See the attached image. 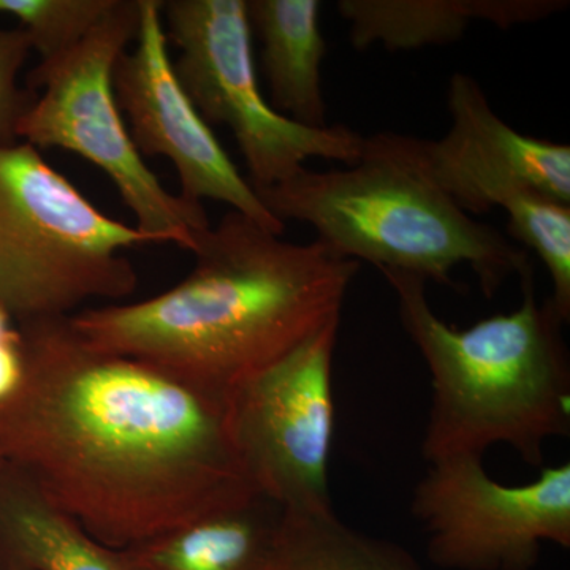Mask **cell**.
Wrapping results in <instances>:
<instances>
[{"label": "cell", "mask_w": 570, "mask_h": 570, "mask_svg": "<svg viewBox=\"0 0 570 570\" xmlns=\"http://www.w3.org/2000/svg\"><path fill=\"white\" fill-rule=\"evenodd\" d=\"M26 371L0 406V463L115 550L258 494L228 395L82 340L70 317L18 325Z\"/></svg>", "instance_id": "1"}, {"label": "cell", "mask_w": 570, "mask_h": 570, "mask_svg": "<svg viewBox=\"0 0 570 570\" xmlns=\"http://www.w3.org/2000/svg\"><path fill=\"white\" fill-rule=\"evenodd\" d=\"M181 283L70 316L94 347L228 395L341 316L360 262L314 239L285 242L236 212L198 236Z\"/></svg>", "instance_id": "2"}, {"label": "cell", "mask_w": 570, "mask_h": 570, "mask_svg": "<svg viewBox=\"0 0 570 570\" xmlns=\"http://www.w3.org/2000/svg\"><path fill=\"white\" fill-rule=\"evenodd\" d=\"M395 291L401 324L425 360L433 403L423 434L428 463L482 456L505 444L530 466L542 468L551 438L570 434V360L550 299L535 298L534 266L520 276L521 305L466 330L436 316L426 281L379 268Z\"/></svg>", "instance_id": "3"}, {"label": "cell", "mask_w": 570, "mask_h": 570, "mask_svg": "<svg viewBox=\"0 0 570 570\" xmlns=\"http://www.w3.org/2000/svg\"><path fill=\"white\" fill-rule=\"evenodd\" d=\"M257 195L279 223L311 225L316 242L360 264L453 288V269L469 265L487 298L532 266L527 250L493 225L461 212L439 190L401 148L397 134L365 137L354 165L328 171L303 168Z\"/></svg>", "instance_id": "4"}, {"label": "cell", "mask_w": 570, "mask_h": 570, "mask_svg": "<svg viewBox=\"0 0 570 570\" xmlns=\"http://www.w3.org/2000/svg\"><path fill=\"white\" fill-rule=\"evenodd\" d=\"M100 212L24 141L0 145V303L18 325L73 316L92 298L137 291L122 250L148 245Z\"/></svg>", "instance_id": "5"}, {"label": "cell", "mask_w": 570, "mask_h": 570, "mask_svg": "<svg viewBox=\"0 0 570 570\" xmlns=\"http://www.w3.org/2000/svg\"><path fill=\"white\" fill-rule=\"evenodd\" d=\"M140 0H118L81 43L33 67L28 89L40 91L18 129L33 148L78 154L110 176L135 227L151 243L193 253L212 227L204 204L168 193L135 148L116 100L112 71L137 39Z\"/></svg>", "instance_id": "6"}, {"label": "cell", "mask_w": 570, "mask_h": 570, "mask_svg": "<svg viewBox=\"0 0 570 570\" xmlns=\"http://www.w3.org/2000/svg\"><path fill=\"white\" fill-rule=\"evenodd\" d=\"M165 36L178 48L176 77L205 122L225 126L255 193L287 181L309 159L358 163L365 137L346 126L296 124L261 91L247 0H163Z\"/></svg>", "instance_id": "7"}, {"label": "cell", "mask_w": 570, "mask_h": 570, "mask_svg": "<svg viewBox=\"0 0 570 570\" xmlns=\"http://www.w3.org/2000/svg\"><path fill=\"white\" fill-rule=\"evenodd\" d=\"M340 318L228 393L236 455L250 485L284 512H332L333 356Z\"/></svg>", "instance_id": "8"}, {"label": "cell", "mask_w": 570, "mask_h": 570, "mask_svg": "<svg viewBox=\"0 0 570 570\" xmlns=\"http://www.w3.org/2000/svg\"><path fill=\"white\" fill-rule=\"evenodd\" d=\"M411 508L439 568L531 570L542 543L570 547V464L509 487L487 474L482 456H449L430 463Z\"/></svg>", "instance_id": "9"}, {"label": "cell", "mask_w": 570, "mask_h": 570, "mask_svg": "<svg viewBox=\"0 0 570 570\" xmlns=\"http://www.w3.org/2000/svg\"><path fill=\"white\" fill-rule=\"evenodd\" d=\"M448 108L452 124L439 140L397 134L412 163L461 212L502 208L509 223L539 198L570 205V146L517 132L502 121L478 80L453 73Z\"/></svg>", "instance_id": "10"}, {"label": "cell", "mask_w": 570, "mask_h": 570, "mask_svg": "<svg viewBox=\"0 0 570 570\" xmlns=\"http://www.w3.org/2000/svg\"><path fill=\"white\" fill-rule=\"evenodd\" d=\"M135 40L134 50L124 51L116 62L112 88L138 153L170 160L181 184L179 195L187 200L220 202L283 236L285 224L262 204L176 77L163 0H140Z\"/></svg>", "instance_id": "11"}, {"label": "cell", "mask_w": 570, "mask_h": 570, "mask_svg": "<svg viewBox=\"0 0 570 570\" xmlns=\"http://www.w3.org/2000/svg\"><path fill=\"white\" fill-rule=\"evenodd\" d=\"M564 0H340L351 24L352 47L382 43L390 51L444 47L459 41L469 24L485 21L501 29L546 20L568 9Z\"/></svg>", "instance_id": "12"}, {"label": "cell", "mask_w": 570, "mask_h": 570, "mask_svg": "<svg viewBox=\"0 0 570 570\" xmlns=\"http://www.w3.org/2000/svg\"><path fill=\"white\" fill-rule=\"evenodd\" d=\"M283 515L255 494L121 553L132 570H264Z\"/></svg>", "instance_id": "13"}, {"label": "cell", "mask_w": 570, "mask_h": 570, "mask_svg": "<svg viewBox=\"0 0 570 570\" xmlns=\"http://www.w3.org/2000/svg\"><path fill=\"white\" fill-rule=\"evenodd\" d=\"M0 564L7 570H132L18 469L0 463Z\"/></svg>", "instance_id": "14"}, {"label": "cell", "mask_w": 570, "mask_h": 570, "mask_svg": "<svg viewBox=\"0 0 570 570\" xmlns=\"http://www.w3.org/2000/svg\"><path fill=\"white\" fill-rule=\"evenodd\" d=\"M250 29L262 41L272 107L296 124L325 129L322 62L326 43L318 0H247Z\"/></svg>", "instance_id": "15"}, {"label": "cell", "mask_w": 570, "mask_h": 570, "mask_svg": "<svg viewBox=\"0 0 570 570\" xmlns=\"http://www.w3.org/2000/svg\"><path fill=\"white\" fill-rule=\"evenodd\" d=\"M264 570H423L409 551L354 530L335 510L284 512Z\"/></svg>", "instance_id": "16"}, {"label": "cell", "mask_w": 570, "mask_h": 570, "mask_svg": "<svg viewBox=\"0 0 570 570\" xmlns=\"http://www.w3.org/2000/svg\"><path fill=\"white\" fill-rule=\"evenodd\" d=\"M118 0H0V14L17 18L40 62L81 43Z\"/></svg>", "instance_id": "17"}, {"label": "cell", "mask_w": 570, "mask_h": 570, "mask_svg": "<svg viewBox=\"0 0 570 570\" xmlns=\"http://www.w3.org/2000/svg\"><path fill=\"white\" fill-rule=\"evenodd\" d=\"M31 51V41L21 28H0V145L20 141L18 129L36 99V92L20 86Z\"/></svg>", "instance_id": "18"}, {"label": "cell", "mask_w": 570, "mask_h": 570, "mask_svg": "<svg viewBox=\"0 0 570 570\" xmlns=\"http://www.w3.org/2000/svg\"><path fill=\"white\" fill-rule=\"evenodd\" d=\"M13 321L7 307L0 303V406L18 392L24 379V343Z\"/></svg>", "instance_id": "19"}, {"label": "cell", "mask_w": 570, "mask_h": 570, "mask_svg": "<svg viewBox=\"0 0 570 570\" xmlns=\"http://www.w3.org/2000/svg\"><path fill=\"white\" fill-rule=\"evenodd\" d=\"M0 570H7V569H6V568H3V566H2V564H0Z\"/></svg>", "instance_id": "20"}]
</instances>
